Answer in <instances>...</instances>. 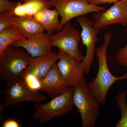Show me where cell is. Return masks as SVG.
Segmentation results:
<instances>
[{"label": "cell", "instance_id": "6", "mask_svg": "<svg viewBox=\"0 0 127 127\" xmlns=\"http://www.w3.org/2000/svg\"><path fill=\"white\" fill-rule=\"evenodd\" d=\"M81 40L80 32L69 21L64 25L61 31L52 35L50 42L52 47H57L73 58L82 62L84 56L78 47Z\"/></svg>", "mask_w": 127, "mask_h": 127}, {"label": "cell", "instance_id": "18", "mask_svg": "<svg viewBox=\"0 0 127 127\" xmlns=\"http://www.w3.org/2000/svg\"><path fill=\"white\" fill-rule=\"evenodd\" d=\"M127 94V91H122L115 97L121 113L120 120L115 127H127V103L126 99Z\"/></svg>", "mask_w": 127, "mask_h": 127}, {"label": "cell", "instance_id": "4", "mask_svg": "<svg viewBox=\"0 0 127 127\" xmlns=\"http://www.w3.org/2000/svg\"><path fill=\"white\" fill-rule=\"evenodd\" d=\"M31 56L26 51L8 47L0 56V77L6 81L20 77Z\"/></svg>", "mask_w": 127, "mask_h": 127}, {"label": "cell", "instance_id": "17", "mask_svg": "<svg viewBox=\"0 0 127 127\" xmlns=\"http://www.w3.org/2000/svg\"><path fill=\"white\" fill-rule=\"evenodd\" d=\"M25 39L13 25L0 32V56L8 47L17 41Z\"/></svg>", "mask_w": 127, "mask_h": 127}, {"label": "cell", "instance_id": "21", "mask_svg": "<svg viewBox=\"0 0 127 127\" xmlns=\"http://www.w3.org/2000/svg\"><path fill=\"white\" fill-rule=\"evenodd\" d=\"M116 59L119 65L127 68V43L117 52Z\"/></svg>", "mask_w": 127, "mask_h": 127}, {"label": "cell", "instance_id": "24", "mask_svg": "<svg viewBox=\"0 0 127 127\" xmlns=\"http://www.w3.org/2000/svg\"><path fill=\"white\" fill-rule=\"evenodd\" d=\"M3 127H19L20 125L19 123L15 120L9 119L5 121L2 125Z\"/></svg>", "mask_w": 127, "mask_h": 127}, {"label": "cell", "instance_id": "1", "mask_svg": "<svg viewBox=\"0 0 127 127\" xmlns=\"http://www.w3.org/2000/svg\"><path fill=\"white\" fill-rule=\"evenodd\" d=\"M103 37L104 42L96 50L98 64L97 74L95 78L88 84L90 91L102 105L106 103L107 94L112 85L118 81L127 79V72L121 76L116 77L109 71L107 62V52L112 38V32H107Z\"/></svg>", "mask_w": 127, "mask_h": 127}, {"label": "cell", "instance_id": "20", "mask_svg": "<svg viewBox=\"0 0 127 127\" xmlns=\"http://www.w3.org/2000/svg\"><path fill=\"white\" fill-rule=\"evenodd\" d=\"M14 16L9 11H5L0 14V32L12 25Z\"/></svg>", "mask_w": 127, "mask_h": 127}, {"label": "cell", "instance_id": "19", "mask_svg": "<svg viewBox=\"0 0 127 127\" xmlns=\"http://www.w3.org/2000/svg\"><path fill=\"white\" fill-rule=\"evenodd\" d=\"M28 86L32 90L35 91L41 90V79L31 73H27L21 76Z\"/></svg>", "mask_w": 127, "mask_h": 127}, {"label": "cell", "instance_id": "15", "mask_svg": "<svg viewBox=\"0 0 127 127\" xmlns=\"http://www.w3.org/2000/svg\"><path fill=\"white\" fill-rule=\"evenodd\" d=\"M12 25L16 28L25 39H28L45 31L42 25L32 16H14Z\"/></svg>", "mask_w": 127, "mask_h": 127}, {"label": "cell", "instance_id": "9", "mask_svg": "<svg viewBox=\"0 0 127 127\" xmlns=\"http://www.w3.org/2000/svg\"><path fill=\"white\" fill-rule=\"evenodd\" d=\"M94 27L104 30L110 25H127V0H120L109 9L95 12L93 16Z\"/></svg>", "mask_w": 127, "mask_h": 127}, {"label": "cell", "instance_id": "3", "mask_svg": "<svg viewBox=\"0 0 127 127\" xmlns=\"http://www.w3.org/2000/svg\"><path fill=\"white\" fill-rule=\"evenodd\" d=\"M73 94L72 87H68L64 93L45 104L35 103L33 118L41 124H45L52 119L70 113L73 110L74 106Z\"/></svg>", "mask_w": 127, "mask_h": 127}, {"label": "cell", "instance_id": "14", "mask_svg": "<svg viewBox=\"0 0 127 127\" xmlns=\"http://www.w3.org/2000/svg\"><path fill=\"white\" fill-rule=\"evenodd\" d=\"M10 13L13 16H34L40 11L52 7L50 0H19Z\"/></svg>", "mask_w": 127, "mask_h": 127}, {"label": "cell", "instance_id": "23", "mask_svg": "<svg viewBox=\"0 0 127 127\" xmlns=\"http://www.w3.org/2000/svg\"><path fill=\"white\" fill-rule=\"evenodd\" d=\"M119 0H89V3L92 4L98 5L101 4H105L107 3H115Z\"/></svg>", "mask_w": 127, "mask_h": 127}, {"label": "cell", "instance_id": "16", "mask_svg": "<svg viewBox=\"0 0 127 127\" xmlns=\"http://www.w3.org/2000/svg\"><path fill=\"white\" fill-rule=\"evenodd\" d=\"M59 15L56 8L53 10L47 8L40 11L33 17L42 25L45 31L52 34L55 31H60L62 29L59 20Z\"/></svg>", "mask_w": 127, "mask_h": 127}, {"label": "cell", "instance_id": "22", "mask_svg": "<svg viewBox=\"0 0 127 127\" xmlns=\"http://www.w3.org/2000/svg\"><path fill=\"white\" fill-rule=\"evenodd\" d=\"M16 2L8 0H0V13L11 10L15 6Z\"/></svg>", "mask_w": 127, "mask_h": 127}, {"label": "cell", "instance_id": "7", "mask_svg": "<svg viewBox=\"0 0 127 127\" xmlns=\"http://www.w3.org/2000/svg\"><path fill=\"white\" fill-rule=\"evenodd\" d=\"M52 7L59 12L62 27L73 18L92 12L102 11L105 7L92 4L89 0H50Z\"/></svg>", "mask_w": 127, "mask_h": 127}, {"label": "cell", "instance_id": "8", "mask_svg": "<svg viewBox=\"0 0 127 127\" xmlns=\"http://www.w3.org/2000/svg\"><path fill=\"white\" fill-rule=\"evenodd\" d=\"M77 21L82 28L81 37L82 44L86 47V52L82 64L84 69L85 74L90 72L96 52L95 47L98 41V34L101 30L94 27L93 21L88 18L86 15L77 17Z\"/></svg>", "mask_w": 127, "mask_h": 127}, {"label": "cell", "instance_id": "5", "mask_svg": "<svg viewBox=\"0 0 127 127\" xmlns=\"http://www.w3.org/2000/svg\"><path fill=\"white\" fill-rule=\"evenodd\" d=\"M6 84L7 94L3 104L0 105L1 111L9 106L22 102H40L47 99L39 91L30 89L22 78L8 80L6 81Z\"/></svg>", "mask_w": 127, "mask_h": 127}, {"label": "cell", "instance_id": "12", "mask_svg": "<svg viewBox=\"0 0 127 127\" xmlns=\"http://www.w3.org/2000/svg\"><path fill=\"white\" fill-rule=\"evenodd\" d=\"M40 91L54 98L64 93L68 87L63 77L57 63L43 78L41 79Z\"/></svg>", "mask_w": 127, "mask_h": 127}, {"label": "cell", "instance_id": "10", "mask_svg": "<svg viewBox=\"0 0 127 127\" xmlns=\"http://www.w3.org/2000/svg\"><path fill=\"white\" fill-rule=\"evenodd\" d=\"M57 63L59 70L68 87H73L84 78V68L82 62L73 58L62 50L58 52Z\"/></svg>", "mask_w": 127, "mask_h": 127}, {"label": "cell", "instance_id": "11", "mask_svg": "<svg viewBox=\"0 0 127 127\" xmlns=\"http://www.w3.org/2000/svg\"><path fill=\"white\" fill-rule=\"evenodd\" d=\"M52 35V34L43 32L28 39L17 41L11 46L25 48L32 57L49 55L53 52L50 42Z\"/></svg>", "mask_w": 127, "mask_h": 127}, {"label": "cell", "instance_id": "2", "mask_svg": "<svg viewBox=\"0 0 127 127\" xmlns=\"http://www.w3.org/2000/svg\"><path fill=\"white\" fill-rule=\"evenodd\" d=\"M73 101L81 118L83 127H93L99 114L100 103L83 78L72 87Z\"/></svg>", "mask_w": 127, "mask_h": 127}, {"label": "cell", "instance_id": "13", "mask_svg": "<svg viewBox=\"0 0 127 127\" xmlns=\"http://www.w3.org/2000/svg\"><path fill=\"white\" fill-rule=\"evenodd\" d=\"M58 53L51 54L36 57H31L26 68L21 77L27 73L33 74L39 79H42L47 75L56 62L59 61Z\"/></svg>", "mask_w": 127, "mask_h": 127}]
</instances>
